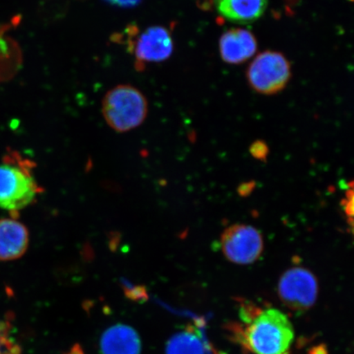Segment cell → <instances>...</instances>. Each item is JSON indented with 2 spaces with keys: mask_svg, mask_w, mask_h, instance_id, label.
<instances>
[{
  "mask_svg": "<svg viewBox=\"0 0 354 354\" xmlns=\"http://www.w3.org/2000/svg\"><path fill=\"white\" fill-rule=\"evenodd\" d=\"M243 344L255 354H288L295 331L289 318L276 308L256 313L246 322Z\"/></svg>",
  "mask_w": 354,
  "mask_h": 354,
  "instance_id": "obj_1",
  "label": "cell"
},
{
  "mask_svg": "<svg viewBox=\"0 0 354 354\" xmlns=\"http://www.w3.org/2000/svg\"><path fill=\"white\" fill-rule=\"evenodd\" d=\"M34 163L17 151H8L0 163V209L12 215L24 209L41 192L33 175Z\"/></svg>",
  "mask_w": 354,
  "mask_h": 354,
  "instance_id": "obj_2",
  "label": "cell"
},
{
  "mask_svg": "<svg viewBox=\"0 0 354 354\" xmlns=\"http://www.w3.org/2000/svg\"><path fill=\"white\" fill-rule=\"evenodd\" d=\"M104 120L117 132H127L142 124L148 114V101L138 88L119 85L110 90L102 102Z\"/></svg>",
  "mask_w": 354,
  "mask_h": 354,
  "instance_id": "obj_3",
  "label": "cell"
},
{
  "mask_svg": "<svg viewBox=\"0 0 354 354\" xmlns=\"http://www.w3.org/2000/svg\"><path fill=\"white\" fill-rule=\"evenodd\" d=\"M290 75V65L286 57L272 51L257 56L247 73L254 90L268 95L281 91L289 82Z\"/></svg>",
  "mask_w": 354,
  "mask_h": 354,
  "instance_id": "obj_4",
  "label": "cell"
},
{
  "mask_svg": "<svg viewBox=\"0 0 354 354\" xmlns=\"http://www.w3.org/2000/svg\"><path fill=\"white\" fill-rule=\"evenodd\" d=\"M221 250L232 263L248 265L259 259L263 250L262 234L252 225L236 224L221 237Z\"/></svg>",
  "mask_w": 354,
  "mask_h": 354,
  "instance_id": "obj_5",
  "label": "cell"
},
{
  "mask_svg": "<svg viewBox=\"0 0 354 354\" xmlns=\"http://www.w3.org/2000/svg\"><path fill=\"white\" fill-rule=\"evenodd\" d=\"M278 295L288 308L294 311H305L316 302L317 279L311 272L303 268L288 270L279 281Z\"/></svg>",
  "mask_w": 354,
  "mask_h": 354,
  "instance_id": "obj_6",
  "label": "cell"
},
{
  "mask_svg": "<svg viewBox=\"0 0 354 354\" xmlns=\"http://www.w3.org/2000/svg\"><path fill=\"white\" fill-rule=\"evenodd\" d=\"M174 41L167 28L154 26L140 35L134 46L136 60L139 63H159L171 57Z\"/></svg>",
  "mask_w": 354,
  "mask_h": 354,
  "instance_id": "obj_7",
  "label": "cell"
},
{
  "mask_svg": "<svg viewBox=\"0 0 354 354\" xmlns=\"http://www.w3.org/2000/svg\"><path fill=\"white\" fill-rule=\"evenodd\" d=\"M258 48L254 35L245 29H232L220 39L221 57L231 64H240L250 59Z\"/></svg>",
  "mask_w": 354,
  "mask_h": 354,
  "instance_id": "obj_8",
  "label": "cell"
},
{
  "mask_svg": "<svg viewBox=\"0 0 354 354\" xmlns=\"http://www.w3.org/2000/svg\"><path fill=\"white\" fill-rule=\"evenodd\" d=\"M30 234L26 225L15 218L0 219V261L21 258L28 249Z\"/></svg>",
  "mask_w": 354,
  "mask_h": 354,
  "instance_id": "obj_9",
  "label": "cell"
},
{
  "mask_svg": "<svg viewBox=\"0 0 354 354\" xmlns=\"http://www.w3.org/2000/svg\"><path fill=\"white\" fill-rule=\"evenodd\" d=\"M141 347L138 333L127 325L111 326L100 338L101 354H140Z\"/></svg>",
  "mask_w": 354,
  "mask_h": 354,
  "instance_id": "obj_10",
  "label": "cell"
},
{
  "mask_svg": "<svg viewBox=\"0 0 354 354\" xmlns=\"http://www.w3.org/2000/svg\"><path fill=\"white\" fill-rule=\"evenodd\" d=\"M216 10L230 21L251 24L264 15L268 0H214Z\"/></svg>",
  "mask_w": 354,
  "mask_h": 354,
  "instance_id": "obj_11",
  "label": "cell"
},
{
  "mask_svg": "<svg viewBox=\"0 0 354 354\" xmlns=\"http://www.w3.org/2000/svg\"><path fill=\"white\" fill-rule=\"evenodd\" d=\"M166 354H206V348L198 331L187 328L171 336Z\"/></svg>",
  "mask_w": 354,
  "mask_h": 354,
  "instance_id": "obj_12",
  "label": "cell"
},
{
  "mask_svg": "<svg viewBox=\"0 0 354 354\" xmlns=\"http://www.w3.org/2000/svg\"><path fill=\"white\" fill-rule=\"evenodd\" d=\"M69 10L68 0H46L39 13L46 24H54L63 19Z\"/></svg>",
  "mask_w": 354,
  "mask_h": 354,
  "instance_id": "obj_13",
  "label": "cell"
},
{
  "mask_svg": "<svg viewBox=\"0 0 354 354\" xmlns=\"http://www.w3.org/2000/svg\"><path fill=\"white\" fill-rule=\"evenodd\" d=\"M21 348L11 337L10 327L6 322L0 321V354H20Z\"/></svg>",
  "mask_w": 354,
  "mask_h": 354,
  "instance_id": "obj_14",
  "label": "cell"
},
{
  "mask_svg": "<svg viewBox=\"0 0 354 354\" xmlns=\"http://www.w3.org/2000/svg\"><path fill=\"white\" fill-rule=\"evenodd\" d=\"M125 294L128 298L135 301L144 300L146 297L144 288H141V289L139 287H133L132 289L131 288V289L125 288Z\"/></svg>",
  "mask_w": 354,
  "mask_h": 354,
  "instance_id": "obj_15",
  "label": "cell"
},
{
  "mask_svg": "<svg viewBox=\"0 0 354 354\" xmlns=\"http://www.w3.org/2000/svg\"><path fill=\"white\" fill-rule=\"evenodd\" d=\"M111 6L120 8H134L138 6L142 0H105Z\"/></svg>",
  "mask_w": 354,
  "mask_h": 354,
  "instance_id": "obj_16",
  "label": "cell"
},
{
  "mask_svg": "<svg viewBox=\"0 0 354 354\" xmlns=\"http://www.w3.org/2000/svg\"><path fill=\"white\" fill-rule=\"evenodd\" d=\"M251 153H253L254 156L257 158H263L268 153L267 146L262 142L256 143L252 146Z\"/></svg>",
  "mask_w": 354,
  "mask_h": 354,
  "instance_id": "obj_17",
  "label": "cell"
},
{
  "mask_svg": "<svg viewBox=\"0 0 354 354\" xmlns=\"http://www.w3.org/2000/svg\"><path fill=\"white\" fill-rule=\"evenodd\" d=\"M68 354H83L82 349L80 348H73L72 351H71Z\"/></svg>",
  "mask_w": 354,
  "mask_h": 354,
  "instance_id": "obj_18",
  "label": "cell"
}]
</instances>
